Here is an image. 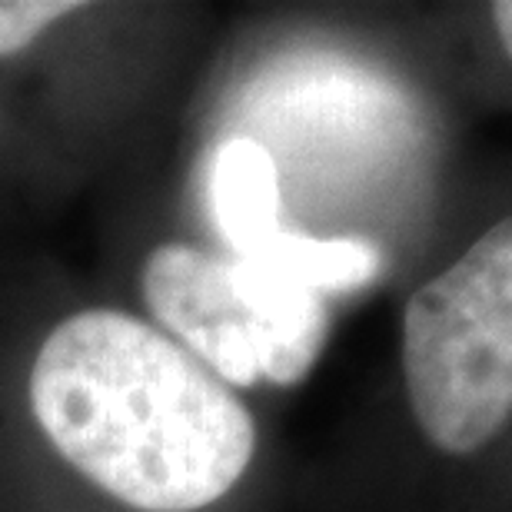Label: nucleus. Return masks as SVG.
I'll use <instances>...</instances> for the list:
<instances>
[{
    "label": "nucleus",
    "mask_w": 512,
    "mask_h": 512,
    "mask_svg": "<svg viewBox=\"0 0 512 512\" xmlns=\"http://www.w3.org/2000/svg\"><path fill=\"white\" fill-rule=\"evenodd\" d=\"M210 213L237 256H250L280 233V170L253 137H230L213 150L207 173Z\"/></svg>",
    "instance_id": "nucleus-5"
},
{
    "label": "nucleus",
    "mask_w": 512,
    "mask_h": 512,
    "mask_svg": "<svg viewBox=\"0 0 512 512\" xmlns=\"http://www.w3.org/2000/svg\"><path fill=\"white\" fill-rule=\"evenodd\" d=\"M250 260L310 286L313 293H353L380 273L383 253L363 237H303V233L280 230Z\"/></svg>",
    "instance_id": "nucleus-6"
},
{
    "label": "nucleus",
    "mask_w": 512,
    "mask_h": 512,
    "mask_svg": "<svg viewBox=\"0 0 512 512\" xmlns=\"http://www.w3.org/2000/svg\"><path fill=\"white\" fill-rule=\"evenodd\" d=\"M143 300L160 326L177 333L193 360L223 386H256V346L230 260L200 253L187 243H163L143 263Z\"/></svg>",
    "instance_id": "nucleus-3"
},
{
    "label": "nucleus",
    "mask_w": 512,
    "mask_h": 512,
    "mask_svg": "<svg viewBox=\"0 0 512 512\" xmlns=\"http://www.w3.org/2000/svg\"><path fill=\"white\" fill-rule=\"evenodd\" d=\"M409 406L426 439L469 456L512 413V223L499 220L409 296L403 313Z\"/></svg>",
    "instance_id": "nucleus-2"
},
{
    "label": "nucleus",
    "mask_w": 512,
    "mask_h": 512,
    "mask_svg": "<svg viewBox=\"0 0 512 512\" xmlns=\"http://www.w3.org/2000/svg\"><path fill=\"white\" fill-rule=\"evenodd\" d=\"M30 409L50 446L117 503L197 512L256 453L247 406L170 336L120 310H80L40 343Z\"/></svg>",
    "instance_id": "nucleus-1"
},
{
    "label": "nucleus",
    "mask_w": 512,
    "mask_h": 512,
    "mask_svg": "<svg viewBox=\"0 0 512 512\" xmlns=\"http://www.w3.org/2000/svg\"><path fill=\"white\" fill-rule=\"evenodd\" d=\"M77 10L80 4L70 0H0V57L30 47L50 24Z\"/></svg>",
    "instance_id": "nucleus-7"
},
{
    "label": "nucleus",
    "mask_w": 512,
    "mask_h": 512,
    "mask_svg": "<svg viewBox=\"0 0 512 512\" xmlns=\"http://www.w3.org/2000/svg\"><path fill=\"white\" fill-rule=\"evenodd\" d=\"M509 17H512V7H509V4H499V7H496V27H503V47H506V54H509V47H512Z\"/></svg>",
    "instance_id": "nucleus-8"
},
{
    "label": "nucleus",
    "mask_w": 512,
    "mask_h": 512,
    "mask_svg": "<svg viewBox=\"0 0 512 512\" xmlns=\"http://www.w3.org/2000/svg\"><path fill=\"white\" fill-rule=\"evenodd\" d=\"M230 276L253 330L260 380L273 386L303 383L330 330L323 296L250 256H233Z\"/></svg>",
    "instance_id": "nucleus-4"
}]
</instances>
